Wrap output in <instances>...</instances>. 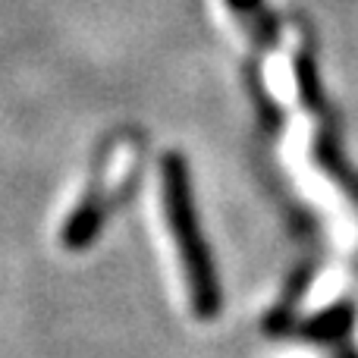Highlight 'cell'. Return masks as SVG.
Segmentation results:
<instances>
[{"instance_id": "1", "label": "cell", "mask_w": 358, "mask_h": 358, "mask_svg": "<svg viewBox=\"0 0 358 358\" xmlns=\"http://www.w3.org/2000/svg\"><path fill=\"white\" fill-rule=\"evenodd\" d=\"M161 195H164V220H167V229L173 236L182 277L189 283V302L198 317H214L217 308H220V289H217L214 267H210V258L204 252L195 210H192L189 173H185V164L176 155H170L164 161Z\"/></svg>"}]
</instances>
